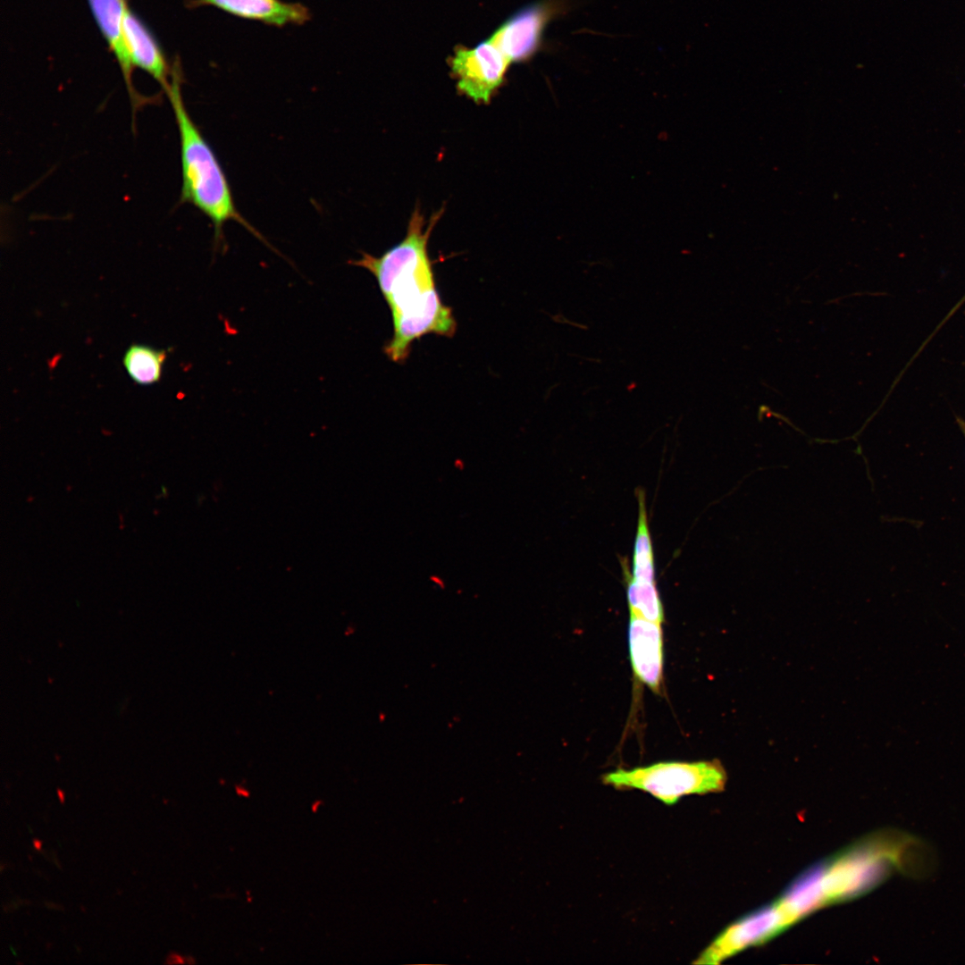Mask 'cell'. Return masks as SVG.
<instances>
[{"mask_svg": "<svg viewBox=\"0 0 965 965\" xmlns=\"http://www.w3.org/2000/svg\"><path fill=\"white\" fill-rule=\"evenodd\" d=\"M964 303H965V293L962 296V298L955 304V306L950 310V312L946 315V316L944 318V320L934 330V331L930 334V337L928 336V338L926 340V342H928L933 338V336L939 331V329L955 314V312L958 311V309H960V307Z\"/></svg>", "mask_w": 965, "mask_h": 965, "instance_id": "cell-14", "label": "cell"}, {"mask_svg": "<svg viewBox=\"0 0 965 965\" xmlns=\"http://www.w3.org/2000/svg\"><path fill=\"white\" fill-rule=\"evenodd\" d=\"M638 524L633 553L632 575L634 579L642 582L656 583L654 555L648 524L644 493L637 492Z\"/></svg>", "mask_w": 965, "mask_h": 965, "instance_id": "cell-12", "label": "cell"}, {"mask_svg": "<svg viewBox=\"0 0 965 965\" xmlns=\"http://www.w3.org/2000/svg\"><path fill=\"white\" fill-rule=\"evenodd\" d=\"M180 959H181V957H180V955H178L177 953H173V952H172V953H170V955H169V956L167 957V961H166V963H172V964H173V963H182V962H184V961H183V960H180Z\"/></svg>", "mask_w": 965, "mask_h": 965, "instance_id": "cell-15", "label": "cell"}, {"mask_svg": "<svg viewBox=\"0 0 965 965\" xmlns=\"http://www.w3.org/2000/svg\"><path fill=\"white\" fill-rule=\"evenodd\" d=\"M165 358L164 349L134 344L125 352L122 363L136 383L149 385L160 381Z\"/></svg>", "mask_w": 965, "mask_h": 965, "instance_id": "cell-11", "label": "cell"}, {"mask_svg": "<svg viewBox=\"0 0 965 965\" xmlns=\"http://www.w3.org/2000/svg\"><path fill=\"white\" fill-rule=\"evenodd\" d=\"M187 6H214L236 17L275 27L301 25L310 19L306 6L282 0H188Z\"/></svg>", "mask_w": 965, "mask_h": 965, "instance_id": "cell-9", "label": "cell"}, {"mask_svg": "<svg viewBox=\"0 0 965 965\" xmlns=\"http://www.w3.org/2000/svg\"><path fill=\"white\" fill-rule=\"evenodd\" d=\"M33 846L36 850L39 851L42 848V842L37 838L33 839Z\"/></svg>", "mask_w": 965, "mask_h": 965, "instance_id": "cell-17", "label": "cell"}, {"mask_svg": "<svg viewBox=\"0 0 965 965\" xmlns=\"http://www.w3.org/2000/svg\"><path fill=\"white\" fill-rule=\"evenodd\" d=\"M772 903L729 925L701 952L694 964H719L747 947L763 944L786 929Z\"/></svg>", "mask_w": 965, "mask_h": 965, "instance_id": "cell-5", "label": "cell"}, {"mask_svg": "<svg viewBox=\"0 0 965 965\" xmlns=\"http://www.w3.org/2000/svg\"><path fill=\"white\" fill-rule=\"evenodd\" d=\"M956 423L965 438V420L960 416H955Z\"/></svg>", "mask_w": 965, "mask_h": 965, "instance_id": "cell-16", "label": "cell"}, {"mask_svg": "<svg viewBox=\"0 0 965 965\" xmlns=\"http://www.w3.org/2000/svg\"><path fill=\"white\" fill-rule=\"evenodd\" d=\"M442 211L433 214L425 225L424 216L416 207L402 241L380 256L361 252L359 259L348 262L373 274L389 306L393 336L383 350L395 363L405 362L412 343L421 337L433 333L450 338L457 330L452 309L440 298L427 251L431 232Z\"/></svg>", "mask_w": 965, "mask_h": 965, "instance_id": "cell-1", "label": "cell"}, {"mask_svg": "<svg viewBox=\"0 0 965 965\" xmlns=\"http://www.w3.org/2000/svg\"><path fill=\"white\" fill-rule=\"evenodd\" d=\"M88 3L109 50L120 66L131 105L138 107L145 100L136 91L132 82L134 66L124 37L123 19L129 8L128 0H88Z\"/></svg>", "mask_w": 965, "mask_h": 965, "instance_id": "cell-8", "label": "cell"}, {"mask_svg": "<svg viewBox=\"0 0 965 965\" xmlns=\"http://www.w3.org/2000/svg\"><path fill=\"white\" fill-rule=\"evenodd\" d=\"M57 795H58V798H59V800H60V802H61V803H63V802H64V799H65V796H64V793H63V792H62L61 790H57Z\"/></svg>", "mask_w": 965, "mask_h": 965, "instance_id": "cell-18", "label": "cell"}, {"mask_svg": "<svg viewBox=\"0 0 965 965\" xmlns=\"http://www.w3.org/2000/svg\"><path fill=\"white\" fill-rule=\"evenodd\" d=\"M603 784L618 790H640L666 805L694 794L721 792L727 776L717 759L699 761H663L631 769L606 773Z\"/></svg>", "mask_w": 965, "mask_h": 965, "instance_id": "cell-3", "label": "cell"}, {"mask_svg": "<svg viewBox=\"0 0 965 965\" xmlns=\"http://www.w3.org/2000/svg\"><path fill=\"white\" fill-rule=\"evenodd\" d=\"M509 61L491 40L471 49H459L451 61L457 88L477 103H488L500 86Z\"/></svg>", "mask_w": 965, "mask_h": 965, "instance_id": "cell-6", "label": "cell"}, {"mask_svg": "<svg viewBox=\"0 0 965 965\" xmlns=\"http://www.w3.org/2000/svg\"><path fill=\"white\" fill-rule=\"evenodd\" d=\"M123 31L133 66L148 73L166 93L172 64H169L154 35L130 7L124 14Z\"/></svg>", "mask_w": 965, "mask_h": 965, "instance_id": "cell-10", "label": "cell"}, {"mask_svg": "<svg viewBox=\"0 0 965 965\" xmlns=\"http://www.w3.org/2000/svg\"><path fill=\"white\" fill-rule=\"evenodd\" d=\"M565 8L564 0H544L531 4L510 17L490 39L509 63L527 60L540 47L548 22Z\"/></svg>", "mask_w": 965, "mask_h": 965, "instance_id": "cell-4", "label": "cell"}, {"mask_svg": "<svg viewBox=\"0 0 965 965\" xmlns=\"http://www.w3.org/2000/svg\"><path fill=\"white\" fill-rule=\"evenodd\" d=\"M626 597L630 614L651 622H664V609L656 583L634 579L626 573Z\"/></svg>", "mask_w": 965, "mask_h": 965, "instance_id": "cell-13", "label": "cell"}, {"mask_svg": "<svg viewBox=\"0 0 965 965\" xmlns=\"http://www.w3.org/2000/svg\"><path fill=\"white\" fill-rule=\"evenodd\" d=\"M180 60L172 63L171 85L165 93L170 100L180 138L182 187L180 200L207 216L214 229L216 244L223 238L230 221L239 222L260 240L264 237L238 211L227 177L208 142L189 115L181 94Z\"/></svg>", "mask_w": 965, "mask_h": 965, "instance_id": "cell-2", "label": "cell"}, {"mask_svg": "<svg viewBox=\"0 0 965 965\" xmlns=\"http://www.w3.org/2000/svg\"><path fill=\"white\" fill-rule=\"evenodd\" d=\"M629 654L636 678L659 693L663 681V633L661 624L630 614Z\"/></svg>", "mask_w": 965, "mask_h": 965, "instance_id": "cell-7", "label": "cell"}]
</instances>
